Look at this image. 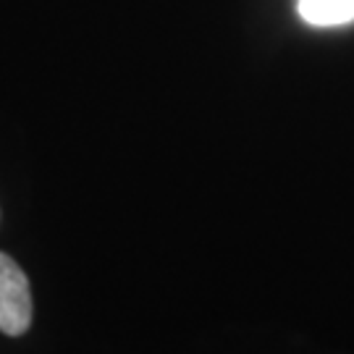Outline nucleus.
Segmentation results:
<instances>
[{"label":"nucleus","mask_w":354,"mask_h":354,"mask_svg":"<svg viewBox=\"0 0 354 354\" xmlns=\"http://www.w3.org/2000/svg\"><path fill=\"white\" fill-rule=\"evenodd\" d=\"M32 323V291L16 260L0 252V330L21 336Z\"/></svg>","instance_id":"f257e3e1"},{"label":"nucleus","mask_w":354,"mask_h":354,"mask_svg":"<svg viewBox=\"0 0 354 354\" xmlns=\"http://www.w3.org/2000/svg\"><path fill=\"white\" fill-rule=\"evenodd\" d=\"M297 11L313 26H342L354 21V0H297Z\"/></svg>","instance_id":"f03ea898"}]
</instances>
